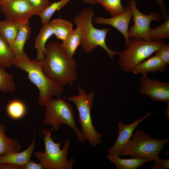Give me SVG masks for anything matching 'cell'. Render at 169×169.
I'll return each instance as SVG.
<instances>
[{
  "label": "cell",
  "mask_w": 169,
  "mask_h": 169,
  "mask_svg": "<svg viewBox=\"0 0 169 169\" xmlns=\"http://www.w3.org/2000/svg\"><path fill=\"white\" fill-rule=\"evenodd\" d=\"M45 49V57L41 61L45 75L63 86H72L77 78L75 59L67 55L59 42H50Z\"/></svg>",
  "instance_id": "6da1fadb"
},
{
  "label": "cell",
  "mask_w": 169,
  "mask_h": 169,
  "mask_svg": "<svg viewBox=\"0 0 169 169\" xmlns=\"http://www.w3.org/2000/svg\"><path fill=\"white\" fill-rule=\"evenodd\" d=\"M14 65L27 72L28 79L38 88V101L40 105L45 106L52 96L60 98L63 86L46 76L42 70L41 61L31 60L25 52L21 56L15 57Z\"/></svg>",
  "instance_id": "7a4b0ae2"
},
{
  "label": "cell",
  "mask_w": 169,
  "mask_h": 169,
  "mask_svg": "<svg viewBox=\"0 0 169 169\" xmlns=\"http://www.w3.org/2000/svg\"><path fill=\"white\" fill-rule=\"evenodd\" d=\"M91 8L84 9L75 16L73 21L77 27L81 30V47L84 51L89 54L92 52L99 46L105 50L110 58L112 60L115 55L118 54L120 51H114L110 49L107 46L105 38L110 28H96L92 24L93 17L95 15Z\"/></svg>",
  "instance_id": "3957f363"
},
{
  "label": "cell",
  "mask_w": 169,
  "mask_h": 169,
  "mask_svg": "<svg viewBox=\"0 0 169 169\" xmlns=\"http://www.w3.org/2000/svg\"><path fill=\"white\" fill-rule=\"evenodd\" d=\"M51 131L44 129L42 134L45 145V151H35L34 155L40 163L46 169H72L75 163L74 158H67L70 146L69 139L65 140L62 149L60 146L61 142H55L51 136Z\"/></svg>",
  "instance_id": "277c9868"
},
{
  "label": "cell",
  "mask_w": 169,
  "mask_h": 169,
  "mask_svg": "<svg viewBox=\"0 0 169 169\" xmlns=\"http://www.w3.org/2000/svg\"><path fill=\"white\" fill-rule=\"evenodd\" d=\"M131 138L119 156H131L133 158H146L157 162L159 155L169 139H156L150 136L141 129L136 128Z\"/></svg>",
  "instance_id": "5b68a950"
},
{
  "label": "cell",
  "mask_w": 169,
  "mask_h": 169,
  "mask_svg": "<svg viewBox=\"0 0 169 169\" xmlns=\"http://www.w3.org/2000/svg\"><path fill=\"white\" fill-rule=\"evenodd\" d=\"M77 87L79 94L67 97L69 100L75 104L79 115L78 120L81 127V131L85 141H88L90 145L94 147L102 142V134L98 132L94 127L91 116V110L93 107V103L95 90L87 94L85 90L78 84Z\"/></svg>",
  "instance_id": "8992f818"
},
{
  "label": "cell",
  "mask_w": 169,
  "mask_h": 169,
  "mask_svg": "<svg viewBox=\"0 0 169 169\" xmlns=\"http://www.w3.org/2000/svg\"><path fill=\"white\" fill-rule=\"evenodd\" d=\"M164 42L162 40L146 41L138 38H131L129 46L118 54L119 64L121 70L132 73L137 65L149 58Z\"/></svg>",
  "instance_id": "52a82bcc"
},
{
  "label": "cell",
  "mask_w": 169,
  "mask_h": 169,
  "mask_svg": "<svg viewBox=\"0 0 169 169\" xmlns=\"http://www.w3.org/2000/svg\"><path fill=\"white\" fill-rule=\"evenodd\" d=\"M45 106L44 123L49 124L56 130L64 124L67 125L75 131L78 141L84 143L85 141L81 131L77 128L73 107L67 101L60 98H51Z\"/></svg>",
  "instance_id": "ba28073f"
},
{
  "label": "cell",
  "mask_w": 169,
  "mask_h": 169,
  "mask_svg": "<svg viewBox=\"0 0 169 169\" xmlns=\"http://www.w3.org/2000/svg\"><path fill=\"white\" fill-rule=\"evenodd\" d=\"M136 4V0H129V5L133 13L132 20L134 21V24L131 27L129 28V36L131 38H138L146 41H152L150 37V23L152 21H161L160 15L157 12L144 14L138 10Z\"/></svg>",
  "instance_id": "9c48e42d"
},
{
  "label": "cell",
  "mask_w": 169,
  "mask_h": 169,
  "mask_svg": "<svg viewBox=\"0 0 169 169\" xmlns=\"http://www.w3.org/2000/svg\"><path fill=\"white\" fill-rule=\"evenodd\" d=\"M1 11L6 20L14 23L28 21L34 15L33 9L27 0H12L0 5Z\"/></svg>",
  "instance_id": "30bf717a"
},
{
  "label": "cell",
  "mask_w": 169,
  "mask_h": 169,
  "mask_svg": "<svg viewBox=\"0 0 169 169\" xmlns=\"http://www.w3.org/2000/svg\"><path fill=\"white\" fill-rule=\"evenodd\" d=\"M141 85L140 93L148 96L153 101L169 102V83L155 79H151L148 75L140 78Z\"/></svg>",
  "instance_id": "8fae6325"
},
{
  "label": "cell",
  "mask_w": 169,
  "mask_h": 169,
  "mask_svg": "<svg viewBox=\"0 0 169 169\" xmlns=\"http://www.w3.org/2000/svg\"><path fill=\"white\" fill-rule=\"evenodd\" d=\"M132 17L131 9L128 5L126 6L124 11L121 14L109 18L95 17L93 21L98 24L109 25L118 30L124 37L125 46L127 48L129 46L130 42L128 35L129 25Z\"/></svg>",
  "instance_id": "7c38bea8"
},
{
  "label": "cell",
  "mask_w": 169,
  "mask_h": 169,
  "mask_svg": "<svg viewBox=\"0 0 169 169\" xmlns=\"http://www.w3.org/2000/svg\"><path fill=\"white\" fill-rule=\"evenodd\" d=\"M152 114L148 112L145 115L129 124L125 125L122 121H119L117 124L118 135L114 144L108 150L109 154L119 156L120 152L132 137L134 131L137 126Z\"/></svg>",
  "instance_id": "4fadbf2b"
},
{
  "label": "cell",
  "mask_w": 169,
  "mask_h": 169,
  "mask_svg": "<svg viewBox=\"0 0 169 169\" xmlns=\"http://www.w3.org/2000/svg\"><path fill=\"white\" fill-rule=\"evenodd\" d=\"M36 133H34L32 141L29 146L20 152H13L7 154L0 155V164H9L22 167L30 161L35 147Z\"/></svg>",
  "instance_id": "5bb4252c"
},
{
  "label": "cell",
  "mask_w": 169,
  "mask_h": 169,
  "mask_svg": "<svg viewBox=\"0 0 169 169\" xmlns=\"http://www.w3.org/2000/svg\"><path fill=\"white\" fill-rule=\"evenodd\" d=\"M167 65L155 55L137 65L132 73L141 74L143 76L148 75L149 73L162 72L166 68Z\"/></svg>",
  "instance_id": "9a60e30c"
},
{
  "label": "cell",
  "mask_w": 169,
  "mask_h": 169,
  "mask_svg": "<svg viewBox=\"0 0 169 169\" xmlns=\"http://www.w3.org/2000/svg\"><path fill=\"white\" fill-rule=\"evenodd\" d=\"M53 34V31L50 22L43 25L40 28L34 42V47L37 52V59L41 61L44 59L46 43Z\"/></svg>",
  "instance_id": "2e32d148"
},
{
  "label": "cell",
  "mask_w": 169,
  "mask_h": 169,
  "mask_svg": "<svg viewBox=\"0 0 169 169\" xmlns=\"http://www.w3.org/2000/svg\"><path fill=\"white\" fill-rule=\"evenodd\" d=\"M31 32L29 21L21 23L13 45L12 50L16 56H20L25 53L24 47L29 39Z\"/></svg>",
  "instance_id": "e0dca14e"
},
{
  "label": "cell",
  "mask_w": 169,
  "mask_h": 169,
  "mask_svg": "<svg viewBox=\"0 0 169 169\" xmlns=\"http://www.w3.org/2000/svg\"><path fill=\"white\" fill-rule=\"evenodd\" d=\"M106 156L117 169H137L146 162L152 161L146 158L122 159L119 156L110 154Z\"/></svg>",
  "instance_id": "ac0fdd59"
},
{
  "label": "cell",
  "mask_w": 169,
  "mask_h": 169,
  "mask_svg": "<svg viewBox=\"0 0 169 169\" xmlns=\"http://www.w3.org/2000/svg\"><path fill=\"white\" fill-rule=\"evenodd\" d=\"M5 130V127L0 122V155L19 152L21 146L19 142L14 138L6 136Z\"/></svg>",
  "instance_id": "d6986e66"
},
{
  "label": "cell",
  "mask_w": 169,
  "mask_h": 169,
  "mask_svg": "<svg viewBox=\"0 0 169 169\" xmlns=\"http://www.w3.org/2000/svg\"><path fill=\"white\" fill-rule=\"evenodd\" d=\"M50 23L53 28L54 34L57 39L62 41L65 39L74 30L72 23L64 19H54Z\"/></svg>",
  "instance_id": "ffe728a7"
},
{
  "label": "cell",
  "mask_w": 169,
  "mask_h": 169,
  "mask_svg": "<svg viewBox=\"0 0 169 169\" xmlns=\"http://www.w3.org/2000/svg\"><path fill=\"white\" fill-rule=\"evenodd\" d=\"M81 29L79 27H76L70 35L62 41L61 45L67 55L72 57L77 48L81 44Z\"/></svg>",
  "instance_id": "44dd1931"
},
{
  "label": "cell",
  "mask_w": 169,
  "mask_h": 169,
  "mask_svg": "<svg viewBox=\"0 0 169 169\" xmlns=\"http://www.w3.org/2000/svg\"><path fill=\"white\" fill-rule=\"evenodd\" d=\"M21 24L13 23L6 20L0 22V35L8 43L11 50Z\"/></svg>",
  "instance_id": "7402d4cb"
},
{
  "label": "cell",
  "mask_w": 169,
  "mask_h": 169,
  "mask_svg": "<svg viewBox=\"0 0 169 169\" xmlns=\"http://www.w3.org/2000/svg\"><path fill=\"white\" fill-rule=\"evenodd\" d=\"M15 56L0 35V67L5 69L14 65Z\"/></svg>",
  "instance_id": "603a6c76"
},
{
  "label": "cell",
  "mask_w": 169,
  "mask_h": 169,
  "mask_svg": "<svg viewBox=\"0 0 169 169\" xmlns=\"http://www.w3.org/2000/svg\"><path fill=\"white\" fill-rule=\"evenodd\" d=\"M26 107L24 103L18 100L11 101L8 105L6 108L7 112L9 116L16 120L23 117L26 113Z\"/></svg>",
  "instance_id": "cb8c5ba5"
},
{
  "label": "cell",
  "mask_w": 169,
  "mask_h": 169,
  "mask_svg": "<svg viewBox=\"0 0 169 169\" xmlns=\"http://www.w3.org/2000/svg\"><path fill=\"white\" fill-rule=\"evenodd\" d=\"M161 25L151 28L150 37L152 41H159L169 37V15Z\"/></svg>",
  "instance_id": "d4e9b609"
},
{
  "label": "cell",
  "mask_w": 169,
  "mask_h": 169,
  "mask_svg": "<svg viewBox=\"0 0 169 169\" xmlns=\"http://www.w3.org/2000/svg\"><path fill=\"white\" fill-rule=\"evenodd\" d=\"M96 3L100 4L112 17L121 13L125 10L121 0H97Z\"/></svg>",
  "instance_id": "484cf974"
},
{
  "label": "cell",
  "mask_w": 169,
  "mask_h": 169,
  "mask_svg": "<svg viewBox=\"0 0 169 169\" xmlns=\"http://www.w3.org/2000/svg\"><path fill=\"white\" fill-rule=\"evenodd\" d=\"M70 0H60L51 3L39 15L43 25L49 22L54 13L64 7Z\"/></svg>",
  "instance_id": "4316f807"
},
{
  "label": "cell",
  "mask_w": 169,
  "mask_h": 169,
  "mask_svg": "<svg viewBox=\"0 0 169 169\" xmlns=\"http://www.w3.org/2000/svg\"><path fill=\"white\" fill-rule=\"evenodd\" d=\"M15 88L13 75L0 67V90L3 93L12 92Z\"/></svg>",
  "instance_id": "83f0119b"
},
{
  "label": "cell",
  "mask_w": 169,
  "mask_h": 169,
  "mask_svg": "<svg viewBox=\"0 0 169 169\" xmlns=\"http://www.w3.org/2000/svg\"><path fill=\"white\" fill-rule=\"evenodd\" d=\"M32 7L34 15L39 16L51 3L49 0H27Z\"/></svg>",
  "instance_id": "f1b7e54d"
},
{
  "label": "cell",
  "mask_w": 169,
  "mask_h": 169,
  "mask_svg": "<svg viewBox=\"0 0 169 169\" xmlns=\"http://www.w3.org/2000/svg\"><path fill=\"white\" fill-rule=\"evenodd\" d=\"M155 55L158 57L166 65L169 64V45L166 42L155 52Z\"/></svg>",
  "instance_id": "f546056e"
},
{
  "label": "cell",
  "mask_w": 169,
  "mask_h": 169,
  "mask_svg": "<svg viewBox=\"0 0 169 169\" xmlns=\"http://www.w3.org/2000/svg\"><path fill=\"white\" fill-rule=\"evenodd\" d=\"M153 169H164L169 167V159H162L160 158L158 161L151 166Z\"/></svg>",
  "instance_id": "4dcf8cb0"
},
{
  "label": "cell",
  "mask_w": 169,
  "mask_h": 169,
  "mask_svg": "<svg viewBox=\"0 0 169 169\" xmlns=\"http://www.w3.org/2000/svg\"><path fill=\"white\" fill-rule=\"evenodd\" d=\"M156 2L160 8V12L162 15V18L165 19L169 15L164 0H154Z\"/></svg>",
  "instance_id": "1f68e13d"
},
{
  "label": "cell",
  "mask_w": 169,
  "mask_h": 169,
  "mask_svg": "<svg viewBox=\"0 0 169 169\" xmlns=\"http://www.w3.org/2000/svg\"><path fill=\"white\" fill-rule=\"evenodd\" d=\"M44 167L40 163H37L30 160L24 166V169H44Z\"/></svg>",
  "instance_id": "d6a6232c"
},
{
  "label": "cell",
  "mask_w": 169,
  "mask_h": 169,
  "mask_svg": "<svg viewBox=\"0 0 169 169\" xmlns=\"http://www.w3.org/2000/svg\"><path fill=\"white\" fill-rule=\"evenodd\" d=\"M0 169H23V168L11 164L3 163L0 164Z\"/></svg>",
  "instance_id": "836d02e7"
},
{
  "label": "cell",
  "mask_w": 169,
  "mask_h": 169,
  "mask_svg": "<svg viewBox=\"0 0 169 169\" xmlns=\"http://www.w3.org/2000/svg\"><path fill=\"white\" fill-rule=\"evenodd\" d=\"M86 3L95 4H96L97 0H82Z\"/></svg>",
  "instance_id": "e575fe53"
},
{
  "label": "cell",
  "mask_w": 169,
  "mask_h": 169,
  "mask_svg": "<svg viewBox=\"0 0 169 169\" xmlns=\"http://www.w3.org/2000/svg\"><path fill=\"white\" fill-rule=\"evenodd\" d=\"M167 110L165 112V116L166 118L167 119L169 120V102H168L167 103Z\"/></svg>",
  "instance_id": "d590c367"
},
{
  "label": "cell",
  "mask_w": 169,
  "mask_h": 169,
  "mask_svg": "<svg viewBox=\"0 0 169 169\" xmlns=\"http://www.w3.org/2000/svg\"><path fill=\"white\" fill-rule=\"evenodd\" d=\"M12 0H0V5Z\"/></svg>",
  "instance_id": "8d00e7d4"
},
{
  "label": "cell",
  "mask_w": 169,
  "mask_h": 169,
  "mask_svg": "<svg viewBox=\"0 0 169 169\" xmlns=\"http://www.w3.org/2000/svg\"><path fill=\"white\" fill-rule=\"evenodd\" d=\"M1 112V110H0V112Z\"/></svg>",
  "instance_id": "74e56055"
}]
</instances>
